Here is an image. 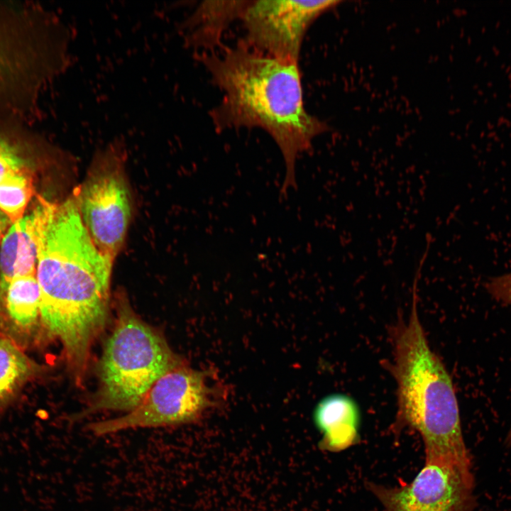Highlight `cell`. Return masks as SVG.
Masks as SVG:
<instances>
[{
  "mask_svg": "<svg viewBox=\"0 0 511 511\" xmlns=\"http://www.w3.org/2000/svg\"><path fill=\"white\" fill-rule=\"evenodd\" d=\"M70 33L37 6H0V124L35 109L43 87L68 65Z\"/></svg>",
  "mask_w": 511,
  "mask_h": 511,
  "instance_id": "4",
  "label": "cell"
},
{
  "mask_svg": "<svg viewBox=\"0 0 511 511\" xmlns=\"http://www.w3.org/2000/svg\"><path fill=\"white\" fill-rule=\"evenodd\" d=\"M33 167L13 172L0 182V211L14 224L23 217L34 194Z\"/></svg>",
  "mask_w": 511,
  "mask_h": 511,
  "instance_id": "15",
  "label": "cell"
},
{
  "mask_svg": "<svg viewBox=\"0 0 511 511\" xmlns=\"http://www.w3.org/2000/svg\"><path fill=\"white\" fill-rule=\"evenodd\" d=\"M12 123L0 125V182L11 172L33 167L31 151Z\"/></svg>",
  "mask_w": 511,
  "mask_h": 511,
  "instance_id": "16",
  "label": "cell"
},
{
  "mask_svg": "<svg viewBox=\"0 0 511 511\" xmlns=\"http://www.w3.org/2000/svg\"><path fill=\"white\" fill-rule=\"evenodd\" d=\"M36 275L18 277L0 290V334L23 348L42 327Z\"/></svg>",
  "mask_w": 511,
  "mask_h": 511,
  "instance_id": "10",
  "label": "cell"
},
{
  "mask_svg": "<svg viewBox=\"0 0 511 511\" xmlns=\"http://www.w3.org/2000/svg\"><path fill=\"white\" fill-rule=\"evenodd\" d=\"M45 199L39 197L33 210L12 224L1 242L0 290L14 278L36 275L38 234Z\"/></svg>",
  "mask_w": 511,
  "mask_h": 511,
  "instance_id": "11",
  "label": "cell"
},
{
  "mask_svg": "<svg viewBox=\"0 0 511 511\" xmlns=\"http://www.w3.org/2000/svg\"><path fill=\"white\" fill-rule=\"evenodd\" d=\"M11 224L10 220L0 211V243Z\"/></svg>",
  "mask_w": 511,
  "mask_h": 511,
  "instance_id": "18",
  "label": "cell"
},
{
  "mask_svg": "<svg viewBox=\"0 0 511 511\" xmlns=\"http://www.w3.org/2000/svg\"><path fill=\"white\" fill-rule=\"evenodd\" d=\"M113 262L92 241L75 192L60 203L45 202L38 228L36 273L41 324L47 335L61 342L79 384L91 347L108 319Z\"/></svg>",
  "mask_w": 511,
  "mask_h": 511,
  "instance_id": "1",
  "label": "cell"
},
{
  "mask_svg": "<svg viewBox=\"0 0 511 511\" xmlns=\"http://www.w3.org/2000/svg\"><path fill=\"white\" fill-rule=\"evenodd\" d=\"M419 279L415 275L410 316L400 317L390 329L392 360L385 364L397 386L395 425L419 434L425 459L443 458L472 470L451 377L419 318Z\"/></svg>",
  "mask_w": 511,
  "mask_h": 511,
  "instance_id": "3",
  "label": "cell"
},
{
  "mask_svg": "<svg viewBox=\"0 0 511 511\" xmlns=\"http://www.w3.org/2000/svg\"><path fill=\"white\" fill-rule=\"evenodd\" d=\"M485 287L494 299L511 307V272L489 280Z\"/></svg>",
  "mask_w": 511,
  "mask_h": 511,
  "instance_id": "17",
  "label": "cell"
},
{
  "mask_svg": "<svg viewBox=\"0 0 511 511\" xmlns=\"http://www.w3.org/2000/svg\"><path fill=\"white\" fill-rule=\"evenodd\" d=\"M384 511H472V470L446 459H426L410 482L388 486L368 483Z\"/></svg>",
  "mask_w": 511,
  "mask_h": 511,
  "instance_id": "8",
  "label": "cell"
},
{
  "mask_svg": "<svg viewBox=\"0 0 511 511\" xmlns=\"http://www.w3.org/2000/svg\"><path fill=\"white\" fill-rule=\"evenodd\" d=\"M40 370L22 348L0 334V412Z\"/></svg>",
  "mask_w": 511,
  "mask_h": 511,
  "instance_id": "14",
  "label": "cell"
},
{
  "mask_svg": "<svg viewBox=\"0 0 511 511\" xmlns=\"http://www.w3.org/2000/svg\"><path fill=\"white\" fill-rule=\"evenodd\" d=\"M249 1L202 2L182 24L189 47L210 49L219 44L222 34L236 18L241 17Z\"/></svg>",
  "mask_w": 511,
  "mask_h": 511,
  "instance_id": "13",
  "label": "cell"
},
{
  "mask_svg": "<svg viewBox=\"0 0 511 511\" xmlns=\"http://www.w3.org/2000/svg\"><path fill=\"white\" fill-rule=\"evenodd\" d=\"M124 155L119 141L97 153L85 181L74 192L92 241L113 260L123 244L131 218Z\"/></svg>",
  "mask_w": 511,
  "mask_h": 511,
  "instance_id": "6",
  "label": "cell"
},
{
  "mask_svg": "<svg viewBox=\"0 0 511 511\" xmlns=\"http://www.w3.org/2000/svg\"><path fill=\"white\" fill-rule=\"evenodd\" d=\"M116 312L98 365V389L77 419L101 411L132 410L158 379L184 364L126 299L119 300Z\"/></svg>",
  "mask_w": 511,
  "mask_h": 511,
  "instance_id": "5",
  "label": "cell"
},
{
  "mask_svg": "<svg viewBox=\"0 0 511 511\" xmlns=\"http://www.w3.org/2000/svg\"><path fill=\"white\" fill-rule=\"evenodd\" d=\"M338 1H251L242 14L245 42L272 56L297 62L312 22Z\"/></svg>",
  "mask_w": 511,
  "mask_h": 511,
  "instance_id": "9",
  "label": "cell"
},
{
  "mask_svg": "<svg viewBox=\"0 0 511 511\" xmlns=\"http://www.w3.org/2000/svg\"><path fill=\"white\" fill-rule=\"evenodd\" d=\"M204 372L185 364L163 375L142 401L126 414L88 425L95 436L123 430L176 426L197 419L212 403Z\"/></svg>",
  "mask_w": 511,
  "mask_h": 511,
  "instance_id": "7",
  "label": "cell"
},
{
  "mask_svg": "<svg viewBox=\"0 0 511 511\" xmlns=\"http://www.w3.org/2000/svg\"><path fill=\"white\" fill-rule=\"evenodd\" d=\"M505 444L507 447L511 449V427L510 429L508 431V433L507 434L506 439H505Z\"/></svg>",
  "mask_w": 511,
  "mask_h": 511,
  "instance_id": "19",
  "label": "cell"
},
{
  "mask_svg": "<svg viewBox=\"0 0 511 511\" xmlns=\"http://www.w3.org/2000/svg\"><path fill=\"white\" fill-rule=\"evenodd\" d=\"M200 58L224 94L212 114L215 123L267 131L285 162L280 194L295 189L297 158L324 129L305 110L297 62L272 56L245 41Z\"/></svg>",
  "mask_w": 511,
  "mask_h": 511,
  "instance_id": "2",
  "label": "cell"
},
{
  "mask_svg": "<svg viewBox=\"0 0 511 511\" xmlns=\"http://www.w3.org/2000/svg\"><path fill=\"white\" fill-rule=\"evenodd\" d=\"M314 422L322 437L320 448L340 452L359 442L361 411L356 400L344 393L322 398L313 412Z\"/></svg>",
  "mask_w": 511,
  "mask_h": 511,
  "instance_id": "12",
  "label": "cell"
}]
</instances>
